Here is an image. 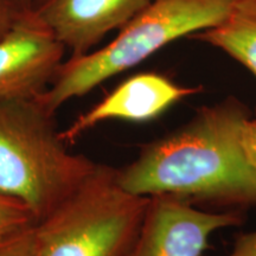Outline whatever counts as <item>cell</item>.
<instances>
[{"instance_id":"obj_7","label":"cell","mask_w":256,"mask_h":256,"mask_svg":"<svg viewBox=\"0 0 256 256\" xmlns=\"http://www.w3.org/2000/svg\"><path fill=\"white\" fill-rule=\"evenodd\" d=\"M152 0H31V14L62 42L70 56L92 51Z\"/></svg>"},{"instance_id":"obj_3","label":"cell","mask_w":256,"mask_h":256,"mask_svg":"<svg viewBox=\"0 0 256 256\" xmlns=\"http://www.w3.org/2000/svg\"><path fill=\"white\" fill-rule=\"evenodd\" d=\"M96 165L69 151L55 115L36 100L0 102V194L24 203L38 222L68 200Z\"/></svg>"},{"instance_id":"obj_12","label":"cell","mask_w":256,"mask_h":256,"mask_svg":"<svg viewBox=\"0 0 256 256\" xmlns=\"http://www.w3.org/2000/svg\"><path fill=\"white\" fill-rule=\"evenodd\" d=\"M24 10L18 0H0V37L12 28Z\"/></svg>"},{"instance_id":"obj_1","label":"cell","mask_w":256,"mask_h":256,"mask_svg":"<svg viewBox=\"0 0 256 256\" xmlns=\"http://www.w3.org/2000/svg\"><path fill=\"white\" fill-rule=\"evenodd\" d=\"M252 116L235 96L198 108L186 124L116 168L118 184L136 196H168L203 210L256 206V174L242 138Z\"/></svg>"},{"instance_id":"obj_9","label":"cell","mask_w":256,"mask_h":256,"mask_svg":"<svg viewBox=\"0 0 256 256\" xmlns=\"http://www.w3.org/2000/svg\"><path fill=\"white\" fill-rule=\"evenodd\" d=\"M190 38L226 52L256 78V0H235L220 23Z\"/></svg>"},{"instance_id":"obj_13","label":"cell","mask_w":256,"mask_h":256,"mask_svg":"<svg viewBox=\"0 0 256 256\" xmlns=\"http://www.w3.org/2000/svg\"><path fill=\"white\" fill-rule=\"evenodd\" d=\"M226 256H256V230L236 236L232 252Z\"/></svg>"},{"instance_id":"obj_11","label":"cell","mask_w":256,"mask_h":256,"mask_svg":"<svg viewBox=\"0 0 256 256\" xmlns=\"http://www.w3.org/2000/svg\"><path fill=\"white\" fill-rule=\"evenodd\" d=\"M0 256H40L36 228L18 238L0 243Z\"/></svg>"},{"instance_id":"obj_15","label":"cell","mask_w":256,"mask_h":256,"mask_svg":"<svg viewBox=\"0 0 256 256\" xmlns=\"http://www.w3.org/2000/svg\"><path fill=\"white\" fill-rule=\"evenodd\" d=\"M18 2L20 4V6L23 8H30L31 0H18Z\"/></svg>"},{"instance_id":"obj_6","label":"cell","mask_w":256,"mask_h":256,"mask_svg":"<svg viewBox=\"0 0 256 256\" xmlns=\"http://www.w3.org/2000/svg\"><path fill=\"white\" fill-rule=\"evenodd\" d=\"M243 220L241 211H208L168 196L150 197L133 256H202L214 232Z\"/></svg>"},{"instance_id":"obj_2","label":"cell","mask_w":256,"mask_h":256,"mask_svg":"<svg viewBox=\"0 0 256 256\" xmlns=\"http://www.w3.org/2000/svg\"><path fill=\"white\" fill-rule=\"evenodd\" d=\"M235 0H152L130 18L110 43L60 64L46 90L36 98L49 113L87 95L113 76L134 68L179 38L220 23Z\"/></svg>"},{"instance_id":"obj_14","label":"cell","mask_w":256,"mask_h":256,"mask_svg":"<svg viewBox=\"0 0 256 256\" xmlns=\"http://www.w3.org/2000/svg\"><path fill=\"white\" fill-rule=\"evenodd\" d=\"M243 146L256 174V118L252 116L243 128Z\"/></svg>"},{"instance_id":"obj_5","label":"cell","mask_w":256,"mask_h":256,"mask_svg":"<svg viewBox=\"0 0 256 256\" xmlns=\"http://www.w3.org/2000/svg\"><path fill=\"white\" fill-rule=\"evenodd\" d=\"M66 50L46 25L24 10L0 37V102L36 100L55 78Z\"/></svg>"},{"instance_id":"obj_4","label":"cell","mask_w":256,"mask_h":256,"mask_svg":"<svg viewBox=\"0 0 256 256\" xmlns=\"http://www.w3.org/2000/svg\"><path fill=\"white\" fill-rule=\"evenodd\" d=\"M150 197L124 191L116 168L98 164L36 226L40 256H133Z\"/></svg>"},{"instance_id":"obj_8","label":"cell","mask_w":256,"mask_h":256,"mask_svg":"<svg viewBox=\"0 0 256 256\" xmlns=\"http://www.w3.org/2000/svg\"><path fill=\"white\" fill-rule=\"evenodd\" d=\"M200 92L202 87L179 86L160 74H136L118 86L88 112L80 115L66 130H60V136L69 146L104 121L145 122L158 118L183 98Z\"/></svg>"},{"instance_id":"obj_10","label":"cell","mask_w":256,"mask_h":256,"mask_svg":"<svg viewBox=\"0 0 256 256\" xmlns=\"http://www.w3.org/2000/svg\"><path fill=\"white\" fill-rule=\"evenodd\" d=\"M37 224V217L24 203L0 194V243L30 232Z\"/></svg>"}]
</instances>
